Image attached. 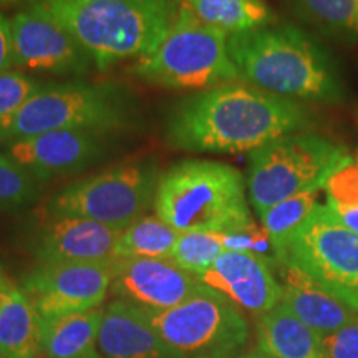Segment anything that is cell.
Segmentation results:
<instances>
[{"mask_svg":"<svg viewBox=\"0 0 358 358\" xmlns=\"http://www.w3.org/2000/svg\"><path fill=\"white\" fill-rule=\"evenodd\" d=\"M308 124L310 115L297 101L231 82L179 101L169 115L166 140L196 153H250Z\"/></svg>","mask_w":358,"mask_h":358,"instance_id":"1","label":"cell"},{"mask_svg":"<svg viewBox=\"0 0 358 358\" xmlns=\"http://www.w3.org/2000/svg\"><path fill=\"white\" fill-rule=\"evenodd\" d=\"M227 50L239 78L272 95L330 105L345 95L332 57L292 25L229 35Z\"/></svg>","mask_w":358,"mask_h":358,"instance_id":"2","label":"cell"},{"mask_svg":"<svg viewBox=\"0 0 358 358\" xmlns=\"http://www.w3.org/2000/svg\"><path fill=\"white\" fill-rule=\"evenodd\" d=\"M65 27L106 70L158 47L176 15L174 0H30Z\"/></svg>","mask_w":358,"mask_h":358,"instance_id":"3","label":"cell"},{"mask_svg":"<svg viewBox=\"0 0 358 358\" xmlns=\"http://www.w3.org/2000/svg\"><path fill=\"white\" fill-rule=\"evenodd\" d=\"M155 211L178 232L241 231L252 222L241 171L217 161L187 159L159 176Z\"/></svg>","mask_w":358,"mask_h":358,"instance_id":"4","label":"cell"},{"mask_svg":"<svg viewBox=\"0 0 358 358\" xmlns=\"http://www.w3.org/2000/svg\"><path fill=\"white\" fill-rule=\"evenodd\" d=\"M134 105L115 83L69 82L40 88L0 129V141H17L55 129L113 133L133 123Z\"/></svg>","mask_w":358,"mask_h":358,"instance_id":"5","label":"cell"},{"mask_svg":"<svg viewBox=\"0 0 358 358\" xmlns=\"http://www.w3.org/2000/svg\"><path fill=\"white\" fill-rule=\"evenodd\" d=\"M227 40L229 34L178 7L164 38L153 52L138 57L129 73L174 90L214 88L236 82L239 71L229 57Z\"/></svg>","mask_w":358,"mask_h":358,"instance_id":"6","label":"cell"},{"mask_svg":"<svg viewBox=\"0 0 358 358\" xmlns=\"http://www.w3.org/2000/svg\"><path fill=\"white\" fill-rule=\"evenodd\" d=\"M352 156L347 148L315 133H294L250 151L248 189L261 216L268 208L307 191H322L327 179Z\"/></svg>","mask_w":358,"mask_h":358,"instance_id":"7","label":"cell"},{"mask_svg":"<svg viewBox=\"0 0 358 358\" xmlns=\"http://www.w3.org/2000/svg\"><path fill=\"white\" fill-rule=\"evenodd\" d=\"M277 264L303 272L319 287L358 312V234L327 204H317L279 249Z\"/></svg>","mask_w":358,"mask_h":358,"instance_id":"8","label":"cell"},{"mask_svg":"<svg viewBox=\"0 0 358 358\" xmlns=\"http://www.w3.org/2000/svg\"><path fill=\"white\" fill-rule=\"evenodd\" d=\"M145 313L156 334L185 358H231L249 338L237 306L206 285L176 307Z\"/></svg>","mask_w":358,"mask_h":358,"instance_id":"9","label":"cell"},{"mask_svg":"<svg viewBox=\"0 0 358 358\" xmlns=\"http://www.w3.org/2000/svg\"><path fill=\"white\" fill-rule=\"evenodd\" d=\"M156 163H133L85 178L50 201V216H71L127 229L155 204L159 181Z\"/></svg>","mask_w":358,"mask_h":358,"instance_id":"10","label":"cell"},{"mask_svg":"<svg viewBox=\"0 0 358 358\" xmlns=\"http://www.w3.org/2000/svg\"><path fill=\"white\" fill-rule=\"evenodd\" d=\"M113 261L40 264L22 280V290L42 319L88 312L105 301Z\"/></svg>","mask_w":358,"mask_h":358,"instance_id":"11","label":"cell"},{"mask_svg":"<svg viewBox=\"0 0 358 358\" xmlns=\"http://www.w3.org/2000/svg\"><path fill=\"white\" fill-rule=\"evenodd\" d=\"M12 27V66L50 73L85 75L93 58L62 27L37 6L17 12Z\"/></svg>","mask_w":358,"mask_h":358,"instance_id":"12","label":"cell"},{"mask_svg":"<svg viewBox=\"0 0 358 358\" xmlns=\"http://www.w3.org/2000/svg\"><path fill=\"white\" fill-rule=\"evenodd\" d=\"M204 284L171 259L116 257L111 294L145 310H168L199 292Z\"/></svg>","mask_w":358,"mask_h":358,"instance_id":"13","label":"cell"},{"mask_svg":"<svg viewBox=\"0 0 358 358\" xmlns=\"http://www.w3.org/2000/svg\"><path fill=\"white\" fill-rule=\"evenodd\" d=\"M105 151V134L85 129H55L8 145V156L37 181L82 171Z\"/></svg>","mask_w":358,"mask_h":358,"instance_id":"14","label":"cell"},{"mask_svg":"<svg viewBox=\"0 0 358 358\" xmlns=\"http://www.w3.org/2000/svg\"><path fill=\"white\" fill-rule=\"evenodd\" d=\"M196 277L254 315L261 317L282 302V285L274 277L271 261L259 254L224 250L208 271Z\"/></svg>","mask_w":358,"mask_h":358,"instance_id":"15","label":"cell"},{"mask_svg":"<svg viewBox=\"0 0 358 358\" xmlns=\"http://www.w3.org/2000/svg\"><path fill=\"white\" fill-rule=\"evenodd\" d=\"M122 232L90 219L50 216L38 232L34 254L40 264L108 262L116 259Z\"/></svg>","mask_w":358,"mask_h":358,"instance_id":"16","label":"cell"},{"mask_svg":"<svg viewBox=\"0 0 358 358\" xmlns=\"http://www.w3.org/2000/svg\"><path fill=\"white\" fill-rule=\"evenodd\" d=\"M98 347L105 358H185L156 334L143 308L123 301L103 308Z\"/></svg>","mask_w":358,"mask_h":358,"instance_id":"17","label":"cell"},{"mask_svg":"<svg viewBox=\"0 0 358 358\" xmlns=\"http://www.w3.org/2000/svg\"><path fill=\"white\" fill-rule=\"evenodd\" d=\"M279 266L282 303L320 338L334 334L357 315V312L325 292L299 268L285 264Z\"/></svg>","mask_w":358,"mask_h":358,"instance_id":"18","label":"cell"},{"mask_svg":"<svg viewBox=\"0 0 358 358\" xmlns=\"http://www.w3.org/2000/svg\"><path fill=\"white\" fill-rule=\"evenodd\" d=\"M257 348L272 358H325L319 335L282 302L259 317Z\"/></svg>","mask_w":358,"mask_h":358,"instance_id":"19","label":"cell"},{"mask_svg":"<svg viewBox=\"0 0 358 358\" xmlns=\"http://www.w3.org/2000/svg\"><path fill=\"white\" fill-rule=\"evenodd\" d=\"M42 355L40 315L24 290L10 285L0 303V358Z\"/></svg>","mask_w":358,"mask_h":358,"instance_id":"20","label":"cell"},{"mask_svg":"<svg viewBox=\"0 0 358 358\" xmlns=\"http://www.w3.org/2000/svg\"><path fill=\"white\" fill-rule=\"evenodd\" d=\"M103 308L66 315L40 317L42 355L45 358H82L95 352Z\"/></svg>","mask_w":358,"mask_h":358,"instance_id":"21","label":"cell"},{"mask_svg":"<svg viewBox=\"0 0 358 358\" xmlns=\"http://www.w3.org/2000/svg\"><path fill=\"white\" fill-rule=\"evenodd\" d=\"M206 25L234 35L271 27L275 15L264 0H174Z\"/></svg>","mask_w":358,"mask_h":358,"instance_id":"22","label":"cell"},{"mask_svg":"<svg viewBox=\"0 0 358 358\" xmlns=\"http://www.w3.org/2000/svg\"><path fill=\"white\" fill-rule=\"evenodd\" d=\"M181 232L164 222L158 214L143 216L123 229L116 244V257L169 259Z\"/></svg>","mask_w":358,"mask_h":358,"instance_id":"23","label":"cell"},{"mask_svg":"<svg viewBox=\"0 0 358 358\" xmlns=\"http://www.w3.org/2000/svg\"><path fill=\"white\" fill-rule=\"evenodd\" d=\"M294 3L312 24L358 42V0H294Z\"/></svg>","mask_w":358,"mask_h":358,"instance_id":"24","label":"cell"},{"mask_svg":"<svg viewBox=\"0 0 358 358\" xmlns=\"http://www.w3.org/2000/svg\"><path fill=\"white\" fill-rule=\"evenodd\" d=\"M319 192L320 191L302 192V194H297L294 198L272 206L259 216L262 227L268 234V239H271L272 250L279 249L287 241V237L292 234L295 227L301 226L308 214L317 208Z\"/></svg>","mask_w":358,"mask_h":358,"instance_id":"25","label":"cell"},{"mask_svg":"<svg viewBox=\"0 0 358 358\" xmlns=\"http://www.w3.org/2000/svg\"><path fill=\"white\" fill-rule=\"evenodd\" d=\"M224 252L217 232H181L171 254V261L186 272L199 275Z\"/></svg>","mask_w":358,"mask_h":358,"instance_id":"26","label":"cell"},{"mask_svg":"<svg viewBox=\"0 0 358 358\" xmlns=\"http://www.w3.org/2000/svg\"><path fill=\"white\" fill-rule=\"evenodd\" d=\"M37 179L10 156L0 155V213L27 208L38 198Z\"/></svg>","mask_w":358,"mask_h":358,"instance_id":"27","label":"cell"},{"mask_svg":"<svg viewBox=\"0 0 358 358\" xmlns=\"http://www.w3.org/2000/svg\"><path fill=\"white\" fill-rule=\"evenodd\" d=\"M42 88L37 80L20 71L8 70L0 75V129L10 122L30 96Z\"/></svg>","mask_w":358,"mask_h":358,"instance_id":"28","label":"cell"},{"mask_svg":"<svg viewBox=\"0 0 358 358\" xmlns=\"http://www.w3.org/2000/svg\"><path fill=\"white\" fill-rule=\"evenodd\" d=\"M327 201L340 206H358V158H350L327 179Z\"/></svg>","mask_w":358,"mask_h":358,"instance_id":"29","label":"cell"},{"mask_svg":"<svg viewBox=\"0 0 358 358\" xmlns=\"http://www.w3.org/2000/svg\"><path fill=\"white\" fill-rule=\"evenodd\" d=\"M320 340L325 358H358V315Z\"/></svg>","mask_w":358,"mask_h":358,"instance_id":"30","label":"cell"},{"mask_svg":"<svg viewBox=\"0 0 358 358\" xmlns=\"http://www.w3.org/2000/svg\"><path fill=\"white\" fill-rule=\"evenodd\" d=\"M12 66V27L10 20L0 13V75Z\"/></svg>","mask_w":358,"mask_h":358,"instance_id":"31","label":"cell"},{"mask_svg":"<svg viewBox=\"0 0 358 358\" xmlns=\"http://www.w3.org/2000/svg\"><path fill=\"white\" fill-rule=\"evenodd\" d=\"M327 206L332 209V213L347 229H350L358 234V206H340L327 201Z\"/></svg>","mask_w":358,"mask_h":358,"instance_id":"32","label":"cell"},{"mask_svg":"<svg viewBox=\"0 0 358 358\" xmlns=\"http://www.w3.org/2000/svg\"><path fill=\"white\" fill-rule=\"evenodd\" d=\"M236 358H272V357L267 355L266 352H262V350H259V348H256V350L245 352V353H243V355H239Z\"/></svg>","mask_w":358,"mask_h":358,"instance_id":"33","label":"cell"},{"mask_svg":"<svg viewBox=\"0 0 358 358\" xmlns=\"http://www.w3.org/2000/svg\"><path fill=\"white\" fill-rule=\"evenodd\" d=\"M10 282H8L7 279H3L2 282H0V303H2V299H3V295H6V292H7V289L10 287Z\"/></svg>","mask_w":358,"mask_h":358,"instance_id":"34","label":"cell"},{"mask_svg":"<svg viewBox=\"0 0 358 358\" xmlns=\"http://www.w3.org/2000/svg\"><path fill=\"white\" fill-rule=\"evenodd\" d=\"M20 2V0H0V7H6V6H12V3Z\"/></svg>","mask_w":358,"mask_h":358,"instance_id":"35","label":"cell"},{"mask_svg":"<svg viewBox=\"0 0 358 358\" xmlns=\"http://www.w3.org/2000/svg\"><path fill=\"white\" fill-rule=\"evenodd\" d=\"M82 358H105V357H101V355H100V353H98V352L95 350V352L88 353V355H85V357H82Z\"/></svg>","mask_w":358,"mask_h":358,"instance_id":"36","label":"cell"},{"mask_svg":"<svg viewBox=\"0 0 358 358\" xmlns=\"http://www.w3.org/2000/svg\"><path fill=\"white\" fill-rule=\"evenodd\" d=\"M3 279H6V277H3V274H2V271H0V282H2Z\"/></svg>","mask_w":358,"mask_h":358,"instance_id":"37","label":"cell"},{"mask_svg":"<svg viewBox=\"0 0 358 358\" xmlns=\"http://www.w3.org/2000/svg\"><path fill=\"white\" fill-rule=\"evenodd\" d=\"M252 2H259V0H252Z\"/></svg>","mask_w":358,"mask_h":358,"instance_id":"38","label":"cell"},{"mask_svg":"<svg viewBox=\"0 0 358 358\" xmlns=\"http://www.w3.org/2000/svg\"><path fill=\"white\" fill-rule=\"evenodd\" d=\"M357 127H358V120H357Z\"/></svg>","mask_w":358,"mask_h":358,"instance_id":"39","label":"cell"}]
</instances>
